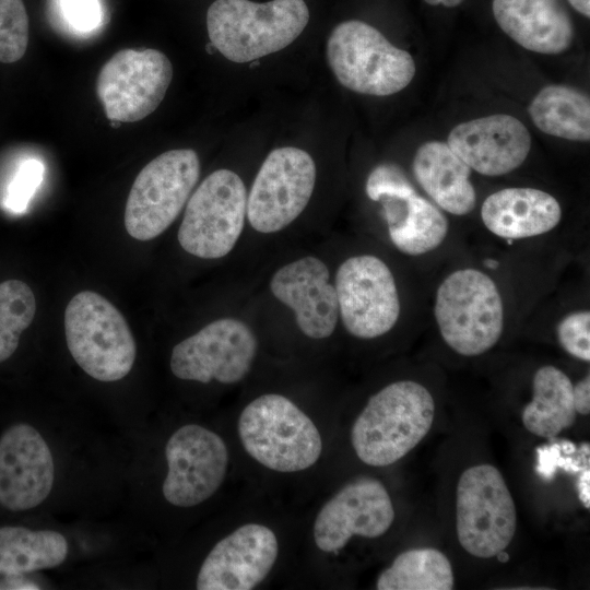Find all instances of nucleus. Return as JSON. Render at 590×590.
<instances>
[{"label":"nucleus","mask_w":590,"mask_h":590,"mask_svg":"<svg viewBox=\"0 0 590 590\" xmlns=\"http://www.w3.org/2000/svg\"><path fill=\"white\" fill-rule=\"evenodd\" d=\"M173 79V66L160 50L121 49L101 69L96 93L106 117L134 122L162 103Z\"/></svg>","instance_id":"nucleus-10"},{"label":"nucleus","mask_w":590,"mask_h":590,"mask_svg":"<svg viewBox=\"0 0 590 590\" xmlns=\"http://www.w3.org/2000/svg\"><path fill=\"white\" fill-rule=\"evenodd\" d=\"M455 578L448 557L436 548L399 554L378 577V590H450Z\"/></svg>","instance_id":"nucleus-26"},{"label":"nucleus","mask_w":590,"mask_h":590,"mask_svg":"<svg viewBox=\"0 0 590 590\" xmlns=\"http://www.w3.org/2000/svg\"><path fill=\"white\" fill-rule=\"evenodd\" d=\"M529 115L542 132L578 142L590 140V99L569 85L551 84L531 101Z\"/></svg>","instance_id":"nucleus-24"},{"label":"nucleus","mask_w":590,"mask_h":590,"mask_svg":"<svg viewBox=\"0 0 590 590\" xmlns=\"http://www.w3.org/2000/svg\"><path fill=\"white\" fill-rule=\"evenodd\" d=\"M339 315L346 331L374 339L397 323L401 303L394 276L380 258L358 255L346 259L335 273Z\"/></svg>","instance_id":"nucleus-11"},{"label":"nucleus","mask_w":590,"mask_h":590,"mask_svg":"<svg viewBox=\"0 0 590 590\" xmlns=\"http://www.w3.org/2000/svg\"><path fill=\"white\" fill-rule=\"evenodd\" d=\"M35 312L36 299L26 283L13 279L0 283V363L13 355Z\"/></svg>","instance_id":"nucleus-28"},{"label":"nucleus","mask_w":590,"mask_h":590,"mask_svg":"<svg viewBox=\"0 0 590 590\" xmlns=\"http://www.w3.org/2000/svg\"><path fill=\"white\" fill-rule=\"evenodd\" d=\"M308 21L304 0H216L206 12L211 44L236 63L284 49L303 33Z\"/></svg>","instance_id":"nucleus-2"},{"label":"nucleus","mask_w":590,"mask_h":590,"mask_svg":"<svg viewBox=\"0 0 590 590\" xmlns=\"http://www.w3.org/2000/svg\"><path fill=\"white\" fill-rule=\"evenodd\" d=\"M435 401L422 384L399 380L371 396L355 420L351 441L356 456L373 467L390 465L429 432Z\"/></svg>","instance_id":"nucleus-1"},{"label":"nucleus","mask_w":590,"mask_h":590,"mask_svg":"<svg viewBox=\"0 0 590 590\" xmlns=\"http://www.w3.org/2000/svg\"><path fill=\"white\" fill-rule=\"evenodd\" d=\"M279 553L274 532L247 523L219 541L202 563L199 590H250L268 576Z\"/></svg>","instance_id":"nucleus-17"},{"label":"nucleus","mask_w":590,"mask_h":590,"mask_svg":"<svg viewBox=\"0 0 590 590\" xmlns=\"http://www.w3.org/2000/svg\"><path fill=\"white\" fill-rule=\"evenodd\" d=\"M168 465L163 495L178 507H192L210 498L226 475L228 452L214 432L188 424L179 427L165 447Z\"/></svg>","instance_id":"nucleus-14"},{"label":"nucleus","mask_w":590,"mask_h":590,"mask_svg":"<svg viewBox=\"0 0 590 590\" xmlns=\"http://www.w3.org/2000/svg\"><path fill=\"white\" fill-rule=\"evenodd\" d=\"M238 434L249 456L279 472L306 470L322 451L314 422L294 402L276 393L262 394L246 405L238 420Z\"/></svg>","instance_id":"nucleus-4"},{"label":"nucleus","mask_w":590,"mask_h":590,"mask_svg":"<svg viewBox=\"0 0 590 590\" xmlns=\"http://www.w3.org/2000/svg\"><path fill=\"white\" fill-rule=\"evenodd\" d=\"M573 396L576 412L581 415L590 413V377L587 375L573 385Z\"/></svg>","instance_id":"nucleus-34"},{"label":"nucleus","mask_w":590,"mask_h":590,"mask_svg":"<svg viewBox=\"0 0 590 590\" xmlns=\"http://www.w3.org/2000/svg\"><path fill=\"white\" fill-rule=\"evenodd\" d=\"M569 4L581 15L590 16V0H567Z\"/></svg>","instance_id":"nucleus-36"},{"label":"nucleus","mask_w":590,"mask_h":590,"mask_svg":"<svg viewBox=\"0 0 590 590\" xmlns=\"http://www.w3.org/2000/svg\"><path fill=\"white\" fill-rule=\"evenodd\" d=\"M43 165L35 160L27 161L11 180L5 197V206L13 212H23L43 178Z\"/></svg>","instance_id":"nucleus-32"},{"label":"nucleus","mask_w":590,"mask_h":590,"mask_svg":"<svg viewBox=\"0 0 590 590\" xmlns=\"http://www.w3.org/2000/svg\"><path fill=\"white\" fill-rule=\"evenodd\" d=\"M61 10L68 23L81 32L95 28L101 21L97 0H61Z\"/></svg>","instance_id":"nucleus-33"},{"label":"nucleus","mask_w":590,"mask_h":590,"mask_svg":"<svg viewBox=\"0 0 590 590\" xmlns=\"http://www.w3.org/2000/svg\"><path fill=\"white\" fill-rule=\"evenodd\" d=\"M327 59L337 80L366 95L388 96L405 88L416 66L404 49L392 45L377 28L359 20L344 21L331 32Z\"/></svg>","instance_id":"nucleus-5"},{"label":"nucleus","mask_w":590,"mask_h":590,"mask_svg":"<svg viewBox=\"0 0 590 590\" xmlns=\"http://www.w3.org/2000/svg\"><path fill=\"white\" fill-rule=\"evenodd\" d=\"M415 192L403 169L396 164H379L367 177L366 193L373 201L385 197L408 198Z\"/></svg>","instance_id":"nucleus-31"},{"label":"nucleus","mask_w":590,"mask_h":590,"mask_svg":"<svg viewBox=\"0 0 590 590\" xmlns=\"http://www.w3.org/2000/svg\"><path fill=\"white\" fill-rule=\"evenodd\" d=\"M434 317L445 343L463 356H477L500 339L505 309L496 282L485 272L462 268L438 285Z\"/></svg>","instance_id":"nucleus-3"},{"label":"nucleus","mask_w":590,"mask_h":590,"mask_svg":"<svg viewBox=\"0 0 590 590\" xmlns=\"http://www.w3.org/2000/svg\"><path fill=\"white\" fill-rule=\"evenodd\" d=\"M562 349L575 358L590 361V312L588 309L565 315L556 327Z\"/></svg>","instance_id":"nucleus-30"},{"label":"nucleus","mask_w":590,"mask_h":590,"mask_svg":"<svg viewBox=\"0 0 590 590\" xmlns=\"http://www.w3.org/2000/svg\"><path fill=\"white\" fill-rule=\"evenodd\" d=\"M257 346L253 332L243 321L219 319L174 346L170 370L184 380L235 384L250 370Z\"/></svg>","instance_id":"nucleus-13"},{"label":"nucleus","mask_w":590,"mask_h":590,"mask_svg":"<svg viewBox=\"0 0 590 590\" xmlns=\"http://www.w3.org/2000/svg\"><path fill=\"white\" fill-rule=\"evenodd\" d=\"M30 21L23 0H0V62L13 63L27 49Z\"/></svg>","instance_id":"nucleus-29"},{"label":"nucleus","mask_w":590,"mask_h":590,"mask_svg":"<svg viewBox=\"0 0 590 590\" xmlns=\"http://www.w3.org/2000/svg\"><path fill=\"white\" fill-rule=\"evenodd\" d=\"M577 491L579 499L583 506L589 509L590 507V470L589 463L581 469V472L577 481Z\"/></svg>","instance_id":"nucleus-35"},{"label":"nucleus","mask_w":590,"mask_h":590,"mask_svg":"<svg viewBox=\"0 0 590 590\" xmlns=\"http://www.w3.org/2000/svg\"><path fill=\"white\" fill-rule=\"evenodd\" d=\"M413 175L435 204L453 215L469 214L476 193L471 168L446 142L428 141L418 146L412 163Z\"/></svg>","instance_id":"nucleus-22"},{"label":"nucleus","mask_w":590,"mask_h":590,"mask_svg":"<svg viewBox=\"0 0 590 590\" xmlns=\"http://www.w3.org/2000/svg\"><path fill=\"white\" fill-rule=\"evenodd\" d=\"M573 382L558 367L538 368L532 380V399L523 408V426L539 437L554 438L576 421Z\"/></svg>","instance_id":"nucleus-23"},{"label":"nucleus","mask_w":590,"mask_h":590,"mask_svg":"<svg viewBox=\"0 0 590 590\" xmlns=\"http://www.w3.org/2000/svg\"><path fill=\"white\" fill-rule=\"evenodd\" d=\"M481 220L494 235L504 239H523L554 229L562 220V206L546 191L511 187L486 197Z\"/></svg>","instance_id":"nucleus-21"},{"label":"nucleus","mask_w":590,"mask_h":590,"mask_svg":"<svg viewBox=\"0 0 590 590\" xmlns=\"http://www.w3.org/2000/svg\"><path fill=\"white\" fill-rule=\"evenodd\" d=\"M492 11L502 31L530 51L558 55L573 43L574 23L562 0H493Z\"/></svg>","instance_id":"nucleus-20"},{"label":"nucleus","mask_w":590,"mask_h":590,"mask_svg":"<svg viewBox=\"0 0 590 590\" xmlns=\"http://www.w3.org/2000/svg\"><path fill=\"white\" fill-rule=\"evenodd\" d=\"M55 481L51 451L28 424H15L0 437V505L11 511L32 509L50 494Z\"/></svg>","instance_id":"nucleus-16"},{"label":"nucleus","mask_w":590,"mask_h":590,"mask_svg":"<svg viewBox=\"0 0 590 590\" xmlns=\"http://www.w3.org/2000/svg\"><path fill=\"white\" fill-rule=\"evenodd\" d=\"M67 555L68 542L57 531L13 526L0 528L1 575L11 577L57 567Z\"/></svg>","instance_id":"nucleus-25"},{"label":"nucleus","mask_w":590,"mask_h":590,"mask_svg":"<svg viewBox=\"0 0 590 590\" xmlns=\"http://www.w3.org/2000/svg\"><path fill=\"white\" fill-rule=\"evenodd\" d=\"M495 556H497L498 560L502 563H506L509 559V555L505 550L498 552Z\"/></svg>","instance_id":"nucleus-38"},{"label":"nucleus","mask_w":590,"mask_h":590,"mask_svg":"<svg viewBox=\"0 0 590 590\" xmlns=\"http://www.w3.org/2000/svg\"><path fill=\"white\" fill-rule=\"evenodd\" d=\"M429 5H444L446 8H455L461 4L464 0H424Z\"/></svg>","instance_id":"nucleus-37"},{"label":"nucleus","mask_w":590,"mask_h":590,"mask_svg":"<svg viewBox=\"0 0 590 590\" xmlns=\"http://www.w3.org/2000/svg\"><path fill=\"white\" fill-rule=\"evenodd\" d=\"M456 523L461 546L475 557H494L510 544L517 526L516 506L495 467L477 464L461 473Z\"/></svg>","instance_id":"nucleus-8"},{"label":"nucleus","mask_w":590,"mask_h":590,"mask_svg":"<svg viewBox=\"0 0 590 590\" xmlns=\"http://www.w3.org/2000/svg\"><path fill=\"white\" fill-rule=\"evenodd\" d=\"M316 165L304 150L274 149L262 163L249 196L246 216L253 229L275 233L306 208L314 191Z\"/></svg>","instance_id":"nucleus-12"},{"label":"nucleus","mask_w":590,"mask_h":590,"mask_svg":"<svg viewBox=\"0 0 590 590\" xmlns=\"http://www.w3.org/2000/svg\"><path fill=\"white\" fill-rule=\"evenodd\" d=\"M393 520V505L384 484L361 477L321 507L314 523L315 543L322 552H338L354 535L374 539L385 534Z\"/></svg>","instance_id":"nucleus-15"},{"label":"nucleus","mask_w":590,"mask_h":590,"mask_svg":"<svg viewBox=\"0 0 590 590\" xmlns=\"http://www.w3.org/2000/svg\"><path fill=\"white\" fill-rule=\"evenodd\" d=\"M247 211L241 178L229 169L211 173L187 202L177 238L185 251L202 259L226 256L237 243Z\"/></svg>","instance_id":"nucleus-9"},{"label":"nucleus","mask_w":590,"mask_h":590,"mask_svg":"<svg viewBox=\"0 0 590 590\" xmlns=\"http://www.w3.org/2000/svg\"><path fill=\"white\" fill-rule=\"evenodd\" d=\"M448 228V220L441 210L415 192L408 198L399 219L388 226V234L401 252L416 257L439 247Z\"/></svg>","instance_id":"nucleus-27"},{"label":"nucleus","mask_w":590,"mask_h":590,"mask_svg":"<svg viewBox=\"0 0 590 590\" xmlns=\"http://www.w3.org/2000/svg\"><path fill=\"white\" fill-rule=\"evenodd\" d=\"M446 143L471 169L495 177L523 164L532 139L518 118L496 114L455 126Z\"/></svg>","instance_id":"nucleus-18"},{"label":"nucleus","mask_w":590,"mask_h":590,"mask_svg":"<svg viewBox=\"0 0 590 590\" xmlns=\"http://www.w3.org/2000/svg\"><path fill=\"white\" fill-rule=\"evenodd\" d=\"M68 349L76 364L103 382L126 377L135 361L137 346L123 315L92 291L75 294L64 311Z\"/></svg>","instance_id":"nucleus-6"},{"label":"nucleus","mask_w":590,"mask_h":590,"mask_svg":"<svg viewBox=\"0 0 590 590\" xmlns=\"http://www.w3.org/2000/svg\"><path fill=\"white\" fill-rule=\"evenodd\" d=\"M329 270L318 258L305 257L272 276L273 295L295 314L300 331L312 339L330 337L338 322L339 303Z\"/></svg>","instance_id":"nucleus-19"},{"label":"nucleus","mask_w":590,"mask_h":590,"mask_svg":"<svg viewBox=\"0 0 590 590\" xmlns=\"http://www.w3.org/2000/svg\"><path fill=\"white\" fill-rule=\"evenodd\" d=\"M200 175L196 151L164 152L135 177L126 209L125 227L138 240H151L176 220Z\"/></svg>","instance_id":"nucleus-7"}]
</instances>
